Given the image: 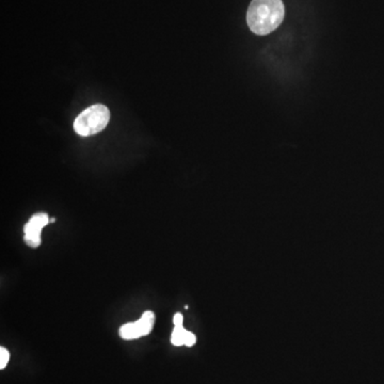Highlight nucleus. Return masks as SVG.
<instances>
[{
    "instance_id": "nucleus-1",
    "label": "nucleus",
    "mask_w": 384,
    "mask_h": 384,
    "mask_svg": "<svg viewBox=\"0 0 384 384\" xmlns=\"http://www.w3.org/2000/svg\"><path fill=\"white\" fill-rule=\"evenodd\" d=\"M285 16L282 0H252L247 13V23L253 33L266 36L274 31Z\"/></svg>"
},
{
    "instance_id": "nucleus-2",
    "label": "nucleus",
    "mask_w": 384,
    "mask_h": 384,
    "mask_svg": "<svg viewBox=\"0 0 384 384\" xmlns=\"http://www.w3.org/2000/svg\"><path fill=\"white\" fill-rule=\"evenodd\" d=\"M110 112L104 105H93L83 110L74 122V130L79 136L89 137L102 132L109 123Z\"/></svg>"
},
{
    "instance_id": "nucleus-3",
    "label": "nucleus",
    "mask_w": 384,
    "mask_h": 384,
    "mask_svg": "<svg viewBox=\"0 0 384 384\" xmlns=\"http://www.w3.org/2000/svg\"><path fill=\"white\" fill-rule=\"evenodd\" d=\"M154 324H155V314L151 311H144L140 319L123 324L119 328V336L126 341L140 338L151 332Z\"/></svg>"
},
{
    "instance_id": "nucleus-4",
    "label": "nucleus",
    "mask_w": 384,
    "mask_h": 384,
    "mask_svg": "<svg viewBox=\"0 0 384 384\" xmlns=\"http://www.w3.org/2000/svg\"><path fill=\"white\" fill-rule=\"evenodd\" d=\"M48 223L49 218L46 213H36L30 218L29 221L23 226V232H25L23 240L28 247H33V249L40 247L41 241H42L41 233L43 228Z\"/></svg>"
},
{
    "instance_id": "nucleus-5",
    "label": "nucleus",
    "mask_w": 384,
    "mask_h": 384,
    "mask_svg": "<svg viewBox=\"0 0 384 384\" xmlns=\"http://www.w3.org/2000/svg\"><path fill=\"white\" fill-rule=\"evenodd\" d=\"M188 331L183 326H174L171 336V343L174 346H183L186 343Z\"/></svg>"
},
{
    "instance_id": "nucleus-6",
    "label": "nucleus",
    "mask_w": 384,
    "mask_h": 384,
    "mask_svg": "<svg viewBox=\"0 0 384 384\" xmlns=\"http://www.w3.org/2000/svg\"><path fill=\"white\" fill-rule=\"evenodd\" d=\"M9 360H10V353L8 350L4 347L0 348V369L6 368Z\"/></svg>"
},
{
    "instance_id": "nucleus-7",
    "label": "nucleus",
    "mask_w": 384,
    "mask_h": 384,
    "mask_svg": "<svg viewBox=\"0 0 384 384\" xmlns=\"http://www.w3.org/2000/svg\"><path fill=\"white\" fill-rule=\"evenodd\" d=\"M196 335H194L193 333L189 332V331H188L187 338H186L185 346H187V347H192V346L196 343Z\"/></svg>"
},
{
    "instance_id": "nucleus-8",
    "label": "nucleus",
    "mask_w": 384,
    "mask_h": 384,
    "mask_svg": "<svg viewBox=\"0 0 384 384\" xmlns=\"http://www.w3.org/2000/svg\"><path fill=\"white\" fill-rule=\"evenodd\" d=\"M183 317L181 313L175 314L174 317H173V324L175 326H181L183 324Z\"/></svg>"
},
{
    "instance_id": "nucleus-9",
    "label": "nucleus",
    "mask_w": 384,
    "mask_h": 384,
    "mask_svg": "<svg viewBox=\"0 0 384 384\" xmlns=\"http://www.w3.org/2000/svg\"><path fill=\"white\" fill-rule=\"evenodd\" d=\"M55 218H53V219H50V222H55Z\"/></svg>"
}]
</instances>
